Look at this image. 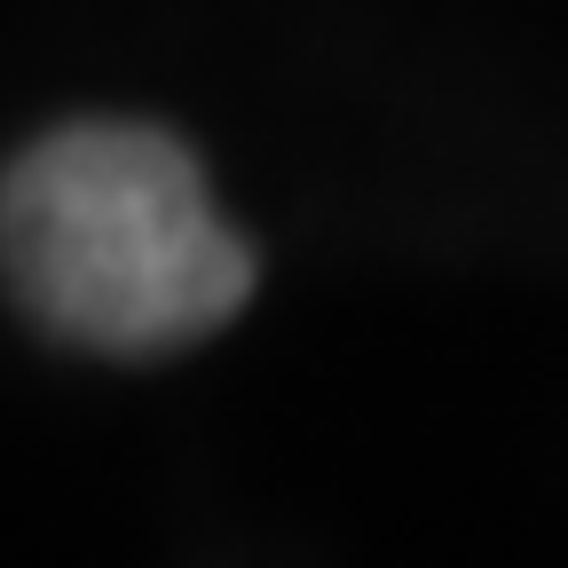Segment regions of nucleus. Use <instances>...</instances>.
I'll return each instance as SVG.
<instances>
[{
  "label": "nucleus",
  "instance_id": "f257e3e1",
  "mask_svg": "<svg viewBox=\"0 0 568 568\" xmlns=\"http://www.w3.org/2000/svg\"><path fill=\"white\" fill-rule=\"evenodd\" d=\"M0 268L24 316L95 355H182L253 301V245L159 126H63L0 182Z\"/></svg>",
  "mask_w": 568,
  "mask_h": 568
}]
</instances>
